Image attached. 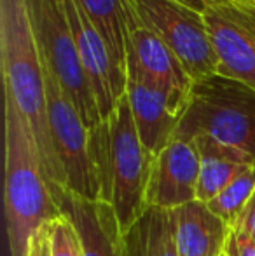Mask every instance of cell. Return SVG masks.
Returning <instances> with one entry per match:
<instances>
[{
    "instance_id": "3",
    "label": "cell",
    "mask_w": 255,
    "mask_h": 256,
    "mask_svg": "<svg viewBox=\"0 0 255 256\" xmlns=\"http://www.w3.org/2000/svg\"><path fill=\"white\" fill-rule=\"evenodd\" d=\"M196 136L255 158V89L218 74L194 82L175 138Z\"/></svg>"
},
{
    "instance_id": "22",
    "label": "cell",
    "mask_w": 255,
    "mask_h": 256,
    "mask_svg": "<svg viewBox=\"0 0 255 256\" xmlns=\"http://www.w3.org/2000/svg\"><path fill=\"white\" fill-rule=\"evenodd\" d=\"M232 228L246 234L250 239L255 240V194L252 196V199L248 200V204L245 206V209H243V212L239 214L238 222L234 223Z\"/></svg>"
},
{
    "instance_id": "24",
    "label": "cell",
    "mask_w": 255,
    "mask_h": 256,
    "mask_svg": "<svg viewBox=\"0 0 255 256\" xmlns=\"http://www.w3.org/2000/svg\"><path fill=\"white\" fill-rule=\"evenodd\" d=\"M243 2H248V4H253L255 6V0H243Z\"/></svg>"
},
{
    "instance_id": "1",
    "label": "cell",
    "mask_w": 255,
    "mask_h": 256,
    "mask_svg": "<svg viewBox=\"0 0 255 256\" xmlns=\"http://www.w3.org/2000/svg\"><path fill=\"white\" fill-rule=\"evenodd\" d=\"M0 66L4 92L13 98L34 134L42 169L55 196L68 186L49 128L46 64L28 0H0Z\"/></svg>"
},
{
    "instance_id": "21",
    "label": "cell",
    "mask_w": 255,
    "mask_h": 256,
    "mask_svg": "<svg viewBox=\"0 0 255 256\" xmlns=\"http://www.w3.org/2000/svg\"><path fill=\"white\" fill-rule=\"evenodd\" d=\"M27 256H51V242H49V234L46 225L32 236Z\"/></svg>"
},
{
    "instance_id": "12",
    "label": "cell",
    "mask_w": 255,
    "mask_h": 256,
    "mask_svg": "<svg viewBox=\"0 0 255 256\" xmlns=\"http://www.w3.org/2000/svg\"><path fill=\"white\" fill-rule=\"evenodd\" d=\"M53 197L77 232L81 256H124L123 228L109 200H89L68 188Z\"/></svg>"
},
{
    "instance_id": "7",
    "label": "cell",
    "mask_w": 255,
    "mask_h": 256,
    "mask_svg": "<svg viewBox=\"0 0 255 256\" xmlns=\"http://www.w3.org/2000/svg\"><path fill=\"white\" fill-rule=\"evenodd\" d=\"M46 89H48L49 128H51L55 150L67 176L68 190L89 200L102 199V190L91 157L89 129L74 103L65 94L60 82L48 68H46Z\"/></svg>"
},
{
    "instance_id": "14",
    "label": "cell",
    "mask_w": 255,
    "mask_h": 256,
    "mask_svg": "<svg viewBox=\"0 0 255 256\" xmlns=\"http://www.w3.org/2000/svg\"><path fill=\"white\" fill-rule=\"evenodd\" d=\"M170 218L180 256H220L225 251L231 226L206 202L192 200L171 209Z\"/></svg>"
},
{
    "instance_id": "23",
    "label": "cell",
    "mask_w": 255,
    "mask_h": 256,
    "mask_svg": "<svg viewBox=\"0 0 255 256\" xmlns=\"http://www.w3.org/2000/svg\"><path fill=\"white\" fill-rule=\"evenodd\" d=\"M178 2L185 4V6L192 7V9H196L197 12H204V10L208 9V7L211 6V4H215L217 0H178Z\"/></svg>"
},
{
    "instance_id": "19",
    "label": "cell",
    "mask_w": 255,
    "mask_h": 256,
    "mask_svg": "<svg viewBox=\"0 0 255 256\" xmlns=\"http://www.w3.org/2000/svg\"><path fill=\"white\" fill-rule=\"evenodd\" d=\"M51 256H81V242L72 222L65 214H60L48 225Z\"/></svg>"
},
{
    "instance_id": "16",
    "label": "cell",
    "mask_w": 255,
    "mask_h": 256,
    "mask_svg": "<svg viewBox=\"0 0 255 256\" xmlns=\"http://www.w3.org/2000/svg\"><path fill=\"white\" fill-rule=\"evenodd\" d=\"M124 256H180L170 211L147 208L123 234Z\"/></svg>"
},
{
    "instance_id": "18",
    "label": "cell",
    "mask_w": 255,
    "mask_h": 256,
    "mask_svg": "<svg viewBox=\"0 0 255 256\" xmlns=\"http://www.w3.org/2000/svg\"><path fill=\"white\" fill-rule=\"evenodd\" d=\"M255 194V164L241 171L215 199H211L208 208L229 226H234L245 206Z\"/></svg>"
},
{
    "instance_id": "8",
    "label": "cell",
    "mask_w": 255,
    "mask_h": 256,
    "mask_svg": "<svg viewBox=\"0 0 255 256\" xmlns=\"http://www.w3.org/2000/svg\"><path fill=\"white\" fill-rule=\"evenodd\" d=\"M203 16L217 56V74L255 89V6L217 0Z\"/></svg>"
},
{
    "instance_id": "2",
    "label": "cell",
    "mask_w": 255,
    "mask_h": 256,
    "mask_svg": "<svg viewBox=\"0 0 255 256\" xmlns=\"http://www.w3.org/2000/svg\"><path fill=\"white\" fill-rule=\"evenodd\" d=\"M6 226L11 256H27L37 230L62 214L42 169L41 155L27 120L4 92Z\"/></svg>"
},
{
    "instance_id": "9",
    "label": "cell",
    "mask_w": 255,
    "mask_h": 256,
    "mask_svg": "<svg viewBox=\"0 0 255 256\" xmlns=\"http://www.w3.org/2000/svg\"><path fill=\"white\" fill-rule=\"evenodd\" d=\"M126 75L128 80L166 94L185 112L194 80L175 52L154 32L138 23L128 24Z\"/></svg>"
},
{
    "instance_id": "25",
    "label": "cell",
    "mask_w": 255,
    "mask_h": 256,
    "mask_svg": "<svg viewBox=\"0 0 255 256\" xmlns=\"http://www.w3.org/2000/svg\"><path fill=\"white\" fill-rule=\"evenodd\" d=\"M220 256H225V253H222V254H220Z\"/></svg>"
},
{
    "instance_id": "15",
    "label": "cell",
    "mask_w": 255,
    "mask_h": 256,
    "mask_svg": "<svg viewBox=\"0 0 255 256\" xmlns=\"http://www.w3.org/2000/svg\"><path fill=\"white\" fill-rule=\"evenodd\" d=\"M201 158L197 200L210 202L218 196L236 176L255 164V158L232 146L222 145L208 136H196L194 140Z\"/></svg>"
},
{
    "instance_id": "11",
    "label": "cell",
    "mask_w": 255,
    "mask_h": 256,
    "mask_svg": "<svg viewBox=\"0 0 255 256\" xmlns=\"http://www.w3.org/2000/svg\"><path fill=\"white\" fill-rule=\"evenodd\" d=\"M201 158L191 140L173 138L154 158L147 206L177 209L197 200Z\"/></svg>"
},
{
    "instance_id": "4",
    "label": "cell",
    "mask_w": 255,
    "mask_h": 256,
    "mask_svg": "<svg viewBox=\"0 0 255 256\" xmlns=\"http://www.w3.org/2000/svg\"><path fill=\"white\" fill-rule=\"evenodd\" d=\"M28 6L46 68L60 82L88 129L96 128L103 120L88 75L79 60L63 0H28Z\"/></svg>"
},
{
    "instance_id": "17",
    "label": "cell",
    "mask_w": 255,
    "mask_h": 256,
    "mask_svg": "<svg viewBox=\"0 0 255 256\" xmlns=\"http://www.w3.org/2000/svg\"><path fill=\"white\" fill-rule=\"evenodd\" d=\"M102 37L105 38L117 70L126 75L128 23L123 0H79ZM128 77V75H126Z\"/></svg>"
},
{
    "instance_id": "13",
    "label": "cell",
    "mask_w": 255,
    "mask_h": 256,
    "mask_svg": "<svg viewBox=\"0 0 255 256\" xmlns=\"http://www.w3.org/2000/svg\"><path fill=\"white\" fill-rule=\"evenodd\" d=\"M126 94L140 140L149 152L157 155L175 138L184 110L166 94L136 80H128Z\"/></svg>"
},
{
    "instance_id": "10",
    "label": "cell",
    "mask_w": 255,
    "mask_h": 256,
    "mask_svg": "<svg viewBox=\"0 0 255 256\" xmlns=\"http://www.w3.org/2000/svg\"><path fill=\"white\" fill-rule=\"evenodd\" d=\"M63 4L74 32L79 60L95 92L102 120H109L117 102L126 92L128 77L117 70L105 38L89 20L79 0H63Z\"/></svg>"
},
{
    "instance_id": "5",
    "label": "cell",
    "mask_w": 255,
    "mask_h": 256,
    "mask_svg": "<svg viewBox=\"0 0 255 256\" xmlns=\"http://www.w3.org/2000/svg\"><path fill=\"white\" fill-rule=\"evenodd\" d=\"M109 134L112 166L110 204L124 234L149 208L147 190L156 158L140 140L126 92L109 117Z\"/></svg>"
},
{
    "instance_id": "20",
    "label": "cell",
    "mask_w": 255,
    "mask_h": 256,
    "mask_svg": "<svg viewBox=\"0 0 255 256\" xmlns=\"http://www.w3.org/2000/svg\"><path fill=\"white\" fill-rule=\"evenodd\" d=\"M224 253L225 256H255V240L246 234L231 228Z\"/></svg>"
},
{
    "instance_id": "6",
    "label": "cell",
    "mask_w": 255,
    "mask_h": 256,
    "mask_svg": "<svg viewBox=\"0 0 255 256\" xmlns=\"http://www.w3.org/2000/svg\"><path fill=\"white\" fill-rule=\"evenodd\" d=\"M126 23H138L157 35L180 60L194 82L215 75L217 56L203 12L178 0H123Z\"/></svg>"
}]
</instances>
